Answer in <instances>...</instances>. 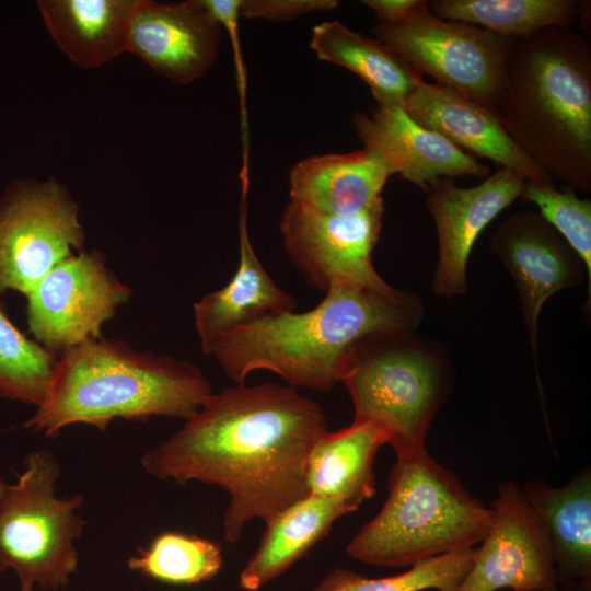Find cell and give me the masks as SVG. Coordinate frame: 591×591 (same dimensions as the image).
<instances>
[{
	"mask_svg": "<svg viewBox=\"0 0 591 591\" xmlns=\"http://www.w3.org/2000/svg\"><path fill=\"white\" fill-rule=\"evenodd\" d=\"M326 426L322 407L296 387L236 384L212 392L141 463L159 479L225 490L223 535L236 543L248 521L266 523L309 496L308 457Z\"/></svg>",
	"mask_w": 591,
	"mask_h": 591,
	"instance_id": "1",
	"label": "cell"
},
{
	"mask_svg": "<svg viewBox=\"0 0 591 591\" xmlns=\"http://www.w3.org/2000/svg\"><path fill=\"white\" fill-rule=\"evenodd\" d=\"M305 312L268 315L224 336L210 356L236 384L269 370L292 387L326 392L339 382L343 361L362 339L412 332L422 316L413 293L335 285Z\"/></svg>",
	"mask_w": 591,
	"mask_h": 591,
	"instance_id": "2",
	"label": "cell"
},
{
	"mask_svg": "<svg viewBox=\"0 0 591 591\" xmlns=\"http://www.w3.org/2000/svg\"><path fill=\"white\" fill-rule=\"evenodd\" d=\"M494 114L553 179L591 190V42L586 33L545 27L514 38Z\"/></svg>",
	"mask_w": 591,
	"mask_h": 591,
	"instance_id": "3",
	"label": "cell"
},
{
	"mask_svg": "<svg viewBox=\"0 0 591 591\" xmlns=\"http://www.w3.org/2000/svg\"><path fill=\"white\" fill-rule=\"evenodd\" d=\"M212 393L201 370L104 337L59 356L43 401L23 427L55 438L71 425L105 431L115 419H189Z\"/></svg>",
	"mask_w": 591,
	"mask_h": 591,
	"instance_id": "4",
	"label": "cell"
},
{
	"mask_svg": "<svg viewBox=\"0 0 591 591\" xmlns=\"http://www.w3.org/2000/svg\"><path fill=\"white\" fill-rule=\"evenodd\" d=\"M381 510L347 545V554L380 567H410L450 552L475 547L487 533L493 509L427 449L397 457Z\"/></svg>",
	"mask_w": 591,
	"mask_h": 591,
	"instance_id": "5",
	"label": "cell"
},
{
	"mask_svg": "<svg viewBox=\"0 0 591 591\" xmlns=\"http://www.w3.org/2000/svg\"><path fill=\"white\" fill-rule=\"evenodd\" d=\"M339 382L351 397L354 421L379 429L397 457L426 449L450 385L445 361L412 332L359 341L343 361Z\"/></svg>",
	"mask_w": 591,
	"mask_h": 591,
	"instance_id": "6",
	"label": "cell"
},
{
	"mask_svg": "<svg viewBox=\"0 0 591 591\" xmlns=\"http://www.w3.org/2000/svg\"><path fill=\"white\" fill-rule=\"evenodd\" d=\"M59 474L55 457L37 451L13 484L0 480V570L15 573L20 591L59 590L78 568L84 499L57 497Z\"/></svg>",
	"mask_w": 591,
	"mask_h": 591,
	"instance_id": "7",
	"label": "cell"
},
{
	"mask_svg": "<svg viewBox=\"0 0 591 591\" xmlns=\"http://www.w3.org/2000/svg\"><path fill=\"white\" fill-rule=\"evenodd\" d=\"M373 33L421 78L429 74L438 84L494 113L514 38L438 18L428 9V1L398 23L376 24Z\"/></svg>",
	"mask_w": 591,
	"mask_h": 591,
	"instance_id": "8",
	"label": "cell"
},
{
	"mask_svg": "<svg viewBox=\"0 0 591 591\" xmlns=\"http://www.w3.org/2000/svg\"><path fill=\"white\" fill-rule=\"evenodd\" d=\"M79 206L55 179L22 182L0 200V293L25 297L56 265L82 251Z\"/></svg>",
	"mask_w": 591,
	"mask_h": 591,
	"instance_id": "9",
	"label": "cell"
},
{
	"mask_svg": "<svg viewBox=\"0 0 591 591\" xmlns=\"http://www.w3.org/2000/svg\"><path fill=\"white\" fill-rule=\"evenodd\" d=\"M130 297L102 252L82 250L56 265L26 296L27 326L35 341L59 356L103 337L104 324Z\"/></svg>",
	"mask_w": 591,
	"mask_h": 591,
	"instance_id": "10",
	"label": "cell"
},
{
	"mask_svg": "<svg viewBox=\"0 0 591 591\" xmlns=\"http://www.w3.org/2000/svg\"><path fill=\"white\" fill-rule=\"evenodd\" d=\"M384 201L348 217L320 213L289 202L279 230L290 260L313 287L335 285L392 290L372 264Z\"/></svg>",
	"mask_w": 591,
	"mask_h": 591,
	"instance_id": "11",
	"label": "cell"
},
{
	"mask_svg": "<svg viewBox=\"0 0 591 591\" xmlns=\"http://www.w3.org/2000/svg\"><path fill=\"white\" fill-rule=\"evenodd\" d=\"M491 524L457 591L546 590L558 586L552 542L522 487L507 480L490 506Z\"/></svg>",
	"mask_w": 591,
	"mask_h": 591,
	"instance_id": "12",
	"label": "cell"
},
{
	"mask_svg": "<svg viewBox=\"0 0 591 591\" xmlns=\"http://www.w3.org/2000/svg\"><path fill=\"white\" fill-rule=\"evenodd\" d=\"M526 179L499 167L480 184L460 187L452 178H439L427 190V208L438 236L433 291L445 298L466 292V268L472 248L484 229L517 198Z\"/></svg>",
	"mask_w": 591,
	"mask_h": 591,
	"instance_id": "13",
	"label": "cell"
},
{
	"mask_svg": "<svg viewBox=\"0 0 591 591\" xmlns=\"http://www.w3.org/2000/svg\"><path fill=\"white\" fill-rule=\"evenodd\" d=\"M490 247L514 280L536 358L537 322L544 303L557 291L579 286L586 267L540 212L519 211L506 218L494 231Z\"/></svg>",
	"mask_w": 591,
	"mask_h": 591,
	"instance_id": "14",
	"label": "cell"
},
{
	"mask_svg": "<svg viewBox=\"0 0 591 591\" xmlns=\"http://www.w3.org/2000/svg\"><path fill=\"white\" fill-rule=\"evenodd\" d=\"M221 35V24L202 0H139L130 24L128 51L159 74L186 84L212 66Z\"/></svg>",
	"mask_w": 591,
	"mask_h": 591,
	"instance_id": "15",
	"label": "cell"
},
{
	"mask_svg": "<svg viewBox=\"0 0 591 591\" xmlns=\"http://www.w3.org/2000/svg\"><path fill=\"white\" fill-rule=\"evenodd\" d=\"M354 125L363 149L391 175L399 174L426 192L439 178L489 175L487 165L417 124L402 107L378 106L371 115L357 113Z\"/></svg>",
	"mask_w": 591,
	"mask_h": 591,
	"instance_id": "16",
	"label": "cell"
},
{
	"mask_svg": "<svg viewBox=\"0 0 591 591\" xmlns=\"http://www.w3.org/2000/svg\"><path fill=\"white\" fill-rule=\"evenodd\" d=\"M403 109L417 124L474 158L511 169L526 182L554 183L510 138L490 109L447 86L420 79Z\"/></svg>",
	"mask_w": 591,
	"mask_h": 591,
	"instance_id": "17",
	"label": "cell"
},
{
	"mask_svg": "<svg viewBox=\"0 0 591 591\" xmlns=\"http://www.w3.org/2000/svg\"><path fill=\"white\" fill-rule=\"evenodd\" d=\"M245 205L241 207L240 260L232 279L220 290L205 294L194 304L200 348L210 356L230 333L268 315L294 311L297 299L275 283L255 254L246 229Z\"/></svg>",
	"mask_w": 591,
	"mask_h": 591,
	"instance_id": "18",
	"label": "cell"
},
{
	"mask_svg": "<svg viewBox=\"0 0 591 591\" xmlns=\"http://www.w3.org/2000/svg\"><path fill=\"white\" fill-rule=\"evenodd\" d=\"M390 176L366 149L310 157L290 172V201L324 215L352 216L383 199Z\"/></svg>",
	"mask_w": 591,
	"mask_h": 591,
	"instance_id": "19",
	"label": "cell"
},
{
	"mask_svg": "<svg viewBox=\"0 0 591 591\" xmlns=\"http://www.w3.org/2000/svg\"><path fill=\"white\" fill-rule=\"evenodd\" d=\"M139 0H40L49 35L81 68L104 66L128 51L131 20Z\"/></svg>",
	"mask_w": 591,
	"mask_h": 591,
	"instance_id": "20",
	"label": "cell"
},
{
	"mask_svg": "<svg viewBox=\"0 0 591 591\" xmlns=\"http://www.w3.org/2000/svg\"><path fill=\"white\" fill-rule=\"evenodd\" d=\"M383 433L367 422L352 421L326 431L313 444L306 463L309 495L333 500L350 512L376 493L373 462Z\"/></svg>",
	"mask_w": 591,
	"mask_h": 591,
	"instance_id": "21",
	"label": "cell"
},
{
	"mask_svg": "<svg viewBox=\"0 0 591 591\" xmlns=\"http://www.w3.org/2000/svg\"><path fill=\"white\" fill-rule=\"evenodd\" d=\"M548 532L559 582H591V473L560 487L542 479L522 486Z\"/></svg>",
	"mask_w": 591,
	"mask_h": 591,
	"instance_id": "22",
	"label": "cell"
},
{
	"mask_svg": "<svg viewBox=\"0 0 591 591\" xmlns=\"http://www.w3.org/2000/svg\"><path fill=\"white\" fill-rule=\"evenodd\" d=\"M347 513L333 500L309 495L277 514L266 522L256 551L241 570L240 587L256 591L281 576Z\"/></svg>",
	"mask_w": 591,
	"mask_h": 591,
	"instance_id": "23",
	"label": "cell"
},
{
	"mask_svg": "<svg viewBox=\"0 0 591 591\" xmlns=\"http://www.w3.org/2000/svg\"><path fill=\"white\" fill-rule=\"evenodd\" d=\"M310 45L320 59L359 76L369 85L378 106L403 108L422 79L387 46L338 21L314 26Z\"/></svg>",
	"mask_w": 591,
	"mask_h": 591,
	"instance_id": "24",
	"label": "cell"
},
{
	"mask_svg": "<svg viewBox=\"0 0 591 591\" xmlns=\"http://www.w3.org/2000/svg\"><path fill=\"white\" fill-rule=\"evenodd\" d=\"M589 1L580 0H433L436 16L476 25L519 38L545 27H572L586 15Z\"/></svg>",
	"mask_w": 591,
	"mask_h": 591,
	"instance_id": "25",
	"label": "cell"
},
{
	"mask_svg": "<svg viewBox=\"0 0 591 591\" xmlns=\"http://www.w3.org/2000/svg\"><path fill=\"white\" fill-rule=\"evenodd\" d=\"M223 564L221 546L182 532H163L147 547H139L128 568L144 577L176 586L200 583L215 578Z\"/></svg>",
	"mask_w": 591,
	"mask_h": 591,
	"instance_id": "26",
	"label": "cell"
},
{
	"mask_svg": "<svg viewBox=\"0 0 591 591\" xmlns=\"http://www.w3.org/2000/svg\"><path fill=\"white\" fill-rule=\"evenodd\" d=\"M475 554L476 547L450 552L383 578H369L347 568H335L313 591H457L473 565Z\"/></svg>",
	"mask_w": 591,
	"mask_h": 591,
	"instance_id": "27",
	"label": "cell"
},
{
	"mask_svg": "<svg viewBox=\"0 0 591 591\" xmlns=\"http://www.w3.org/2000/svg\"><path fill=\"white\" fill-rule=\"evenodd\" d=\"M57 356L25 336L0 302V396L38 406Z\"/></svg>",
	"mask_w": 591,
	"mask_h": 591,
	"instance_id": "28",
	"label": "cell"
},
{
	"mask_svg": "<svg viewBox=\"0 0 591 591\" xmlns=\"http://www.w3.org/2000/svg\"><path fill=\"white\" fill-rule=\"evenodd\" d=\"M521 197L535 204L541 216L564 237L581 258L588 273V304L591 293V202L569 188L558 190L554 183L526 182Z\"/></svg>",
	"mask_w": 591,
	"mask_h": 591,
	"instance_id": "29",
	"label": "cell"
},
{
	"mask_svg": "<svg viewBox=\"0 0 591 591\" xmlns=\"http://www.w3.org/2000/svg\"><path fill=\"white\" fill-rule=\"evenodd\" d=\"M337 5L336 0H242L240 16L283 22Z\"/></svg>",
	"mask_w": 591,
	"mask_h": 591,
	"instance_id": "30",
	"label": "cell"
},
{
	"mask_svg": "<svg viewBox=\"0 0 591 591\" xmlns=\"http://www.w3.org/2000/svg\"><path fill=\"white\" fill-rule=\"evenodd\" d=\"M242 0H202L206 8L210 11L213 18L228 31L232 49L234 54V62L236 70V80L239 95L241 100L243 129L246 130L245 116V92H246V76L245 67L242 57V50L239 40L240 5Z\"/></svg>",
	"mask_w": 591,
	"mask_h": 591,
	"instance_id": "31",
	"label": "cell"
},
{
	"mask_svg": "<svg viewBox=\"0 0 591 591\" xmlns=\"http://www.w3.org/2000/svg\"><path fill=\"white\" fill-rule=\"evenodd\" d=\"M362 3L373 10L378 24L391 25L409 16L424 0H364Z\"/></svg>",
	"mask_w": 591,
	"mask_h": 591,
	"instance_id": "32",
	"label": "cell"
},
{
	"mask_svg": "<svg viewBox=\"0 0 591 591\" xmlns=\"http://www.w3.org/2000/svg\"><path fill=\"white\" fill-rule=\"evenodd\" d=\"M591 582H579V581H571V582H563V584H558L554 588L546 589V590H535V591H590Z\"/></svg>",
	"mask_w": 591,
	"mask_h": 591,
	"instance_id": "33",
	"label": "cell"
}]
</instances>
